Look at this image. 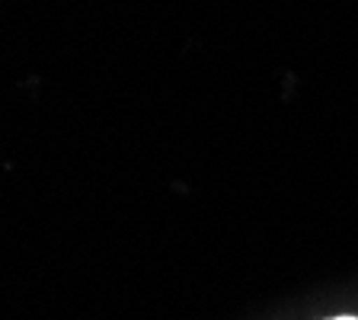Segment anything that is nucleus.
I'll list each match as a JSON object with an SVG mask.
<instances>
[{"label": "nucleus", "mask_w": 358, "mask_h": 320, "mask_svg": "<svg viewBox=\"0 0 358 320\" xmlns=\"http://www.w3.org/2000/svg\"><path fill=\"white\" fill-rule=\"evenodd\" d=\"M333 320H355V317H333Z\"/></svg>", "instance_id": "obj_1"}]
</instances>
